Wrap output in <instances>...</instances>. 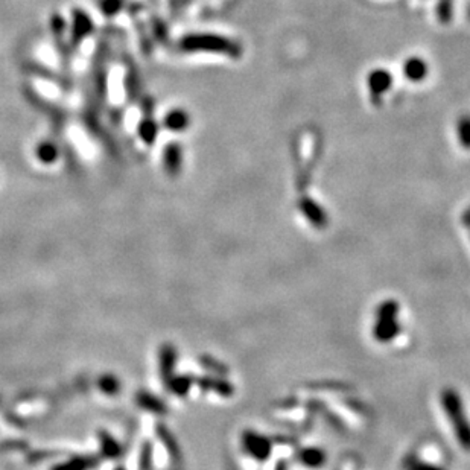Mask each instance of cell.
<instances>
[{"label": "cell", "instance_id": "obj_1", "mask_svg": "<svg viewBox=\"0 0 470 470\" xmlns=\"http://www.w3.org/2000/svg\"><path fill=\"white\" fill-rule=\"evenodd\" d=\"M441 404L445 408V413L452 421L454 431L456 434V439L462 445V447L470 451V425L466 419L462 404L456 393L452 390H446L441 396Z\"/></svg>", "mask_w": 470, "mask_h": 470}, {"label": "cell", "instance_id": "obj_2", "mask_svg": "<svg viewBox=\"0 0 470 470\" xmlns=\"http://www.w3.org/2000/svg\"><path fill=\"white\" fill-rule=\"evenodd\" d=\"M397 304L394 302H387L379 308L378 312V322L374 326V337H376L378 341H391V339L396 337V333L399 332L397 328Z\"/></svg>", "mask_w": 470, "mask_h": 470}, {"label": "cell", "instance_id": "obj_3", "mask_svg": "<svg viewBox=\"0 0 470 470\" xmlns=\"http://www.w3.org/2000/svg\"><path fill=\"white\" fill-rule=\"evenodd\" d=\"M183 51H226L227 43L212 36H190L181 42Z\"/></svg>", "mask_w": 470, "mask_h": 470}, {"label": "cell", "instance_id": "obj_4", "mask_svg": "<svg viewBox=\"0 0 470 470\" xmlns=\"http://www.w3.org/2000/svg\"><path fill=\"white\" fill-rule=\"evenodd\" d=\"M244 447H245V451L257 460L268 458V455L271 454V445L268 439L261 437V435H257V434H251V432L245 434Z\"/></svg>", "mask_w": 470, "mask_h": 470}, {"label": "cell", "instance_id": "obj_5", "mask_svg": "<svg viewBox=\"0 0 470 470\" xmlns=\"http://www.w3.org/2000/svg\"><path fill=\"white\" fill-rule=\"evenodd\" d=\"M93 29V22L90 16L84 11L77 10L73 12V28H72V37L73 42L78 43L81 40H84L88 34Z\"/></svg>", "mask_w": 470, "mask_h": 470}, {"label": "cell", "instance_id": "obj_6", "mask_svg": "<svg viewBox=\"0 0 470 470\" xmlns=\"http://www.w3.org/2000/svg\"><path fill=\"white\" fill-rule=\"evenodd\" d=\"M163 165L169 172L175 175L181 168V148L177 143H171L163 151Z\"/></svg>", "mask_w": 470, "mask_h": 470}, {"label": "cell", "instance_id": "obj_7", "mask_svg": "<svg viewBox=\"0 0 470 470\" xmlns=\"http://www.w3.org/2000/svg\"><path fill=\"white\" fill-rule=\"evenodd\" d=\"M165 125L171 129V131L180 133L189 125V118L183 110H174L165 118Z\"/></svg>", "mask_w": 470, "mask_h": 470}, {"label": "cell", "instance_id": "obj_8", "mask_svg": "<svg viewBox=\"0 0 470 470\" xmlns=\"http://www.w3.org/2000/svg\"><path fill=\"white\" fill-rule=\"evenodd\" d=\"M96 465L98 462L90 458V456H77V458L55 466L52 470H90Z\"/></svg>", "mask_w": 470, "mask_h": 470}, {"label": "cell", "instance_id": "obj_9", "mask_svg": "<svg viewBox=\"0 0 470 470\" xmlns=\"http://www.w3.org/2000/svg\"><path fill=\"white\" fill-rule=\"evenodd\" d=\"M139 135L143 142L151 145L157 139V135H159V125H157L155 120H153L151 118H145L139 125Z\"/></svg>", "mask_w": 470, "mask_h": 470}, {"label": "cell", "instance_id": "obj_10", "mask_svg": "<svg viewBox=\"0 0 470 470\" xmlns=\"http://www.w3.org/2000/svg\"><path fill=\"white\" fill-rule=\"evenodd\" d=\"M300 461L308 467H319L324 462V454L319 449H304L300 452Z\"/></svg>", "mask_w": 470, "mask_h": 470}, {"label": "cell", "instance_id": "obj_11", "mask_svg": "<svg viewBox=\"0 0 470 470\" xmlns=\"http://www.w3.org/2000/svg\"><path fill=\"white\" fill-rule=\"evenodd\" d=\"M174 363H175V352L171 345L168 347H163L161 350V373H163V378H169L171 376V371L174 369Z\"/></svg>", "mask_w": 470, "mask_h": 470}, {"label": "cell", "instance_id": "obj_12", "mask_svg": "<svg viewBox=\"0 0 470 470\" xmlns=\"http://www.w3.org/2000/svg\"><path fill=\"white\" fill-rule=\"evenodd\" d=\"M37 157L43 163H53L58 157V149L51 142H43L42 145L37 148Z\"/></svg>", "mask_w": 470, "mask_h": 470}, {"label": "cell", "instance_id": "obj_13", "mask_svg": "<svg viewBox=\"0 0 470 470\" xmlns=\"http://www.w3.org/2000/svg\"><path fill=\"white\" fill-rule=\"evenodd\" d=\"M125 0H99V8L102 14L105 16H114L116 12H119L124 8Z\"/></svg>", "mask_w": 470, "mask_h": 470}, {"label": "cell", "instance_id": "obj_14", "mask_svg": "<svg viewBox=\"0 0 470 470\" xmlns=\"http://www.w3.org/2000/svg\"><path fill=\"white\" fill-rule=\"evenodd\" d=\"M139 404L153 413H163V410H165V406H163L161 402L154 399L153 396H148V394H140Z\"/></svg>", "mask_w": 470, "mask_h": 470}, {"label": "cell", "instance_id": "obj_15", "mask_svg": "<svg viewBox=\"0 0 470 470\" xmlns=\"http://www.w3.org/2000/svg\"><path fill=\"white\" fill-rule=\"evenodd\" d=\"M101 440H102V451H104V454L107 456H110V458H113V456H118L120 454L119 446L116 445V443L110 437H108V435L102 434Z\"/></svg>", "mask_w": 470, "mask_h": 470}, {"label": "cell", "instance_id": "obj_16", "mask_svg": "<svg viewBox=\"0 0 470 470\" xmlns=\"http://www.w3.org/2000/svg\"><path fill=\"white\" fill-rule=\"evenodd\" d=\"M118 385H119L118 380L112 376H107L101 380V388L108 394H113V393L118 391Z\"/></svg>", "mask_w": 470, "mask_h": 470}, {"label": "cell", "instance_id": "obj_17", "mask_svg": "<svg viewBox=\"0 0 470 470\" xmlns=\"http://www.w3.org/2000/svg\"><path fill=\"white\" fill-rule=\"evenodd\" d=\"M172 390L177 393V394H185L187 391V388H189V380L185 379V378H180V379H175L174 382H172Z\"/></svg>", "mask_w": 470, "mask_h": 470}, {"label": "cell", "instance_id": "obj_18", "mask_svg": "<svg viewBox=\"0 0 470 470\" xmlns=\"http://www.w3.org/2000/svg\"><path fill=\"white\" fill-rule=\"evenodd\" d=\"M420 470H440V469H435V467H426V466H423V467H420Z\"/></svg>", "mask_w": 470, "mask_h": 470}, {"label": "cell", "instance_id": "obj_19", "mask_svg": "<svg viewBox=\"0 0 470 470\" xmlns=\"http://www.w3.org/2000/svg\"><path fill=\"white\" fill-rule=\"evenodd\" d=\"M116 470H124V469H116Z\"/></svg>", "mask_w": 470, "mask_h": 470}]
</instances>
